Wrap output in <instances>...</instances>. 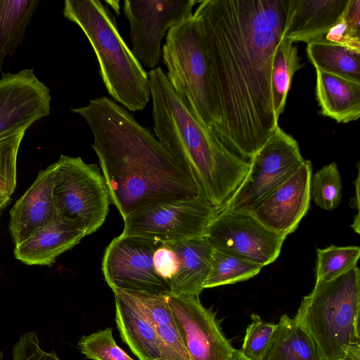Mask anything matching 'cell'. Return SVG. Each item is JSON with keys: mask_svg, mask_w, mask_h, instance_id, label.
I'll return each mask as SVG.
<instances>
[{"mask_svg": "<svg viewBox=\"0 0 360 360\" xmlns=\"http://www.w3.org/2000/svg\"><path fill=\"white\" fill-rule=\"evenodd\" d=\"M290 8V0H204L193 13L203 29L220 108L214 133L249 162L278 126L271 74Z\"/></svg>", "mask_w": 360, "mask_h": 360, "instance_id": "1", "label": "cell"}, {"mask_svg": "<svg viewBox=\"0 0 360 360\" xmlns=\"http://www.w3.org/2000/svg\"><path fill=\"white\" fill-rule=\"evenodd\" d=\"M71 111L82 116L92 132L91 147L110 202L123 219L157 202L200 197L193 179L150 129L112 98L90 100Z\"/></svg>", "mask_w": 360, "mask_h": 360, "instance_id": "2", "label": "cell"}, {"mask_svg": "<svg viewBox=\"0 0 360 360\" xmlns=\"http://www.w3.org/2000/svg\"><path fill=\"white\" fill-rule=\"evenodd\" d=\"M148 76L155 137L191 176L200 197L221 209L243 181L250 162L231 153L194 117L161 68Z\"/></svg>", "mask_w": 360, "mask_h": 360, "instance_id": "3", "label": "cell"}, {"mask_svg": "<svg viewBox=\"0 0 360 360\" xmlns=\"http://www.w3.org/2000/svg\"><path fill=\"white\" fill-rule=\"evenodd\" d=\"M63 14L90 42L108 93L129 112L145 108L150 98L148 72L120 34L115 15L98 0H66Z\"/></svg>", "mask_w": 360, "mask_h": 360, "instance_id": "4", "label": "cell"}, {"mask_svg": "<svg viewBox=\"0 0 360 360\" xmlns=\"http://www.w3.org/2000/svg\"><path fill=\"white\" fill-rule=\"evenodd\" d=\"M360 271L356 265L334 278L315 283L294 319L326 360H339L349 346L360 343Z\"/></svg>", "mask_w": 360, "mask_h": 360, "instance_id": "5", "label": "cell"}, {"mask_svg": "<svg viewBox=\"0 0 360 360\" xmlns=\"http://www.w3.org/2000/svg\"><path fill=\"white\" fill-rule=\"evenodd\" d=\"M162 51L174 91L194 117L214 133L221 112L199 18L193 14L171 27Z\"/></svg>", "mask_w": 360, "mask_h": 360, "instance_id": "6", "label": "cell"}, {"mask_svg": "<svg viewBox=\"0 0 360 360\" xmlns=\"http://www.w3.org/2000/svg\"><path fill=\"white\" fill-rule=\"evenodd\" d=\"M54 165L53 196L58 215L86 236L105 222L110 203L103 174L96 164L61 155Z\"/></svg>", "mask_w": 360, "mask_h": 360, "instance_id": "7", "label": "cell"}, {"mask_svg": "<svg viewBox=\"0 0 360 360\" xmlns=\"http://www.w3.org/2000/svg\"><path fill=\"white\" fill-rule=\"evenodd\" d=\"M217 210L200 197L160 202L129 214L121 234L164 243L201 237Z\"/></svg>", "mask_w": 360, "mask_h": 360, "instance_id": "8", "label": "cell"}, {"mask_svg": "<svg viewBox=\"0 0 360 360\" xmlns=\"http://www.w3.org/2000/svg\"><path fill=\"white\" fill-rule=\"evenodd\" d=\"M297 141L278 126L250 161L243 181L221 209L250 211L304 162Z\"/></svg>", "mask_w": 360, "mask_h": 360, "instance_id": "9", "label": "cell"}, {"mask_svg": "<svg viewBox=\"0 0 360 360\" xmlns=\"http://www.w3.org/2000/svg\"><path fill=\"white\" fill-rule=\"evenodd\" d=\"M204 237L217 249L263 267L279 256L286 236L264 226L250 211L218 210Z\"/></svg>", "mask_w": 360, "mask_h": 360, "instance_id": "10", "label": "cell"}, {"mask_svg": "<svg viewBox=\"0 0 360 360\" xmlns=\"http://www.w3.org/2000/svg\"><path fill=\"white\" fill-rule=\"evenodd\" d=\"M162 242L120 234L105 248L102 260L105 281L112 289L170 295L169 283L155 272L153 256Z\"/></svg>", "mask_w": 360, "mask_h": 360, "instance_id": "11", "label": "cell"}, {"mask_svg": "<svg viewBox=\"0 0 360 360\" xmlns=\"http://www.w3.org/2000/svg\"><path fill=\"white\" fill-rule=\"evenodd\" d=\"M195 0H125L123 11L130 25L132 52L150 70L157 68L166 32L193 15Z\"/></svg>", "mask_w": 360, "mask_h": 360, "instance_id": "12", "label": "cell"}, {"mask_svg": "<svg viewBox=\"0 0 360 360\" xmlns=\"http://www.w3.org/2000/svg\"><path fill=\"white\" fill-rule=\"evenodd\" d=\"M182 342L192 360H232L236 352L223 333L215 313L199 296H167Z\"/></svg>", "mask_w": 360, "mask_h": 360, "instance_id": "13", "label": "cell"}, {"mask_svg": "<svg viewBox=\"0 0 360 360\" xmlns=\"http://www.w3.org/2000/svg\"><path fill=\"white\" fill-rule=\"evenodd\" d=\"M51 96L32 69L4 73L0 78V135L28 129L49 115Z\"/></svg>", "mask_w": 360, "mask_h": 360, "instance_id": "14", "label": "cell"}, {"mask_svg": "<svg viewBox=\"0 0 360 360\" xmlns=\"http://www.w3.org/2000/svg\"><path fill=\"white\" fill-rule=\"evenodd\" d=\"M311 163L301 165L250 212L270 231L286 236L293 233L310 207Z\"/></svg>", "mask_w": 360, "mask_h": 360, "instance_id": "15", "label": "cell"}, {"mask_svg": "<svg viewBox=\"0 0 360 360\" xmlns=\"http://www.w3.org/2000/svg\"><path fill=\"white\" fill-rule=\"evenodd\" d=\"M54 165L41 170L9 212L8 229L15 245L51 223L57 216L53 196Z\"/></svg>", "mask_w": 360, "mask_h": 360, "instance_id": "16", "label": "cell"}, {"mask_svg": "<svg viewBox=\"0 0 360 360\" xmlns=\"http://www.w3.org/2000/svg\"><path fill=\"white\" fill-rule=\"evenodd\" d=\"M112 291L115 321L122 341L139 360H165L162 342L137 300L127 290Z\"/></svg>", "mask_w": 360, "mask_h": 360, "instance_id": "17", "label": "cell"}, {"mask_svg": "<svg viewBox=\"0 0 360 360\" xmlns=\"http://www.w3.org/2000/svg\"><path fill=\"white\" fill-rule=\"evenodd\" d=\"M84 236L83 231L58 215L51 223L15 245L14 256L27 265L50 266Z\"/></svg>", "mask_w": 360, "mask_h": 360, "instance_id": "18", "label": "cell"}, {"mask_svg": "<svg viewBox=\"0 0 360 360\" xmlns=\"http://www.w3.org/2000/svg\"><path fill=\"white\" fill-rule=\"evenodd\" d=\"M349 0H290L285 39L307 44L323 36L341 18Z\"/></svg>", "mask_w": 360, "mask_h": 360, "instance_id": "19", "label": "cell"}, {"mask_svg": "<svg viewBox=\"0 0 360 360\" xmlns=\"http://www.w3.org/2000/svg\"><path fill=\"white\" fill-rule=\"evenodd\" d=\"M178 259V270L169 284L170 295L199 296L210 273L212 248L204 236L167 243Z\"/></svg>", "mask_w": 360, "mask_h": 360, "instance_id": "20", "label": "cell"}, {"mask_svg": "<svg viewBox=\"0 0 360 360\" xmlns=\"http://www.w3.org/2000/svg\"><path fill=\"white\" fill-rule=\"evenodd\" d=\"M316 70V96L320 114L338 123L360 117V83Z\"/></svg>", "mask_w": 360, "mask_h": 360, "instance_id": "21", "label": "cell"}, {"mask_svg": "<svg viewBox=\"0 0 360 360\" xmlns=\"http://www.w3.org/2000/svg\"><path fill=\"white\" fill-rule=\"evenodd\" d=\"M128 291L154 326L163 347L165 360H192L178 331L167 296Z\"/></svg>", "mask_w": 360, "mask_h": 360, "instance_id": "22", "label": "cell"}, {"mask_svg": "<svg viewBox=\"0 0 360 360\" xmlns=\"http://www.w3.org/2000/svg\"><path fill=\"white\" fill-rule=\"evenodd\" d=\"M264 360H326L314 340L293 319L283 314Z\"/></svg>", "mask_w": 360, "mask_h": 360, "instance_id": "23", "label": "cell"}, {"mask_svg": "<svg viewBox=\"0 0 360 360\" xmlns=\"http://www.w3.org/2000/svg\"><path fill=\"white\" fill-rule=\"evenodd\" d=\"M39 4L38 0H0V69L21 44Z\"/></svg>", "mask_w": 360, "mask_h": 360, "instance_id": "24", "label": "cell"}, {"mask_svg": "<svg viewBox=\"0 0 360 360\" xmlns=\"http://www.w3.org/2000/svg\"><path fill=\"white\" fill-rule=\"evenodd\" d=\"M307 53L315 69L360 83V52L313 41L307 44Z\"/></svg>", "mask_w": 360, "mask_h": 360, "instance_id": "25", "label": "cell"}, {"mask_svg": "<svg viewBox=\"0 0 360 360\" xmlns=\"http://www.w3.org/2000/svg\"><path fill=\"white\" fill-rule=\"evenodd\" d=\"M304 65L297 46L285 37L276 50L271 74L272 103L277 120L284 111L292 77Z\"/></svg>", "mask_w": 360, "mask_h": 360, "instance_id": "26", "label": "cell"}, {"mask_svg": "<svg viewBox=\"0 0 360 360\" xmlns=\"http://www.w3.org/2000/svg\"><path fill=\"white\" fill-rule=\"evenodd\" d=\"M262 267L259 264L212 248L210 271L203 288H210L248 280L258 274Z\"/></svg>", "mask_w": 360, "mask_h": 360, "instance_id": "27", "label": "cell"}, {"mask_svg": "<svg viewBox=\"0 0 360 360\" xmlns=\"http://www.w3.org/2000/svg\"><path fill=\"white\" fill-rule=\"evenodd\" d=\"M27 129L0 135V212L8 204L17 182V158Z\"/></svg>", "mask_w": 360, "mask_h": 360, "instance_id": "28", "label": "cell"}, {"mask_svg": "<svg viewBox=\"0 0 360 360\" xmlns=\"http://www.w3.org/2000/svg\"><path fill=\"white\" fill-rule=\"evenodd\" d=\"M360 257L359 246H336L316 249V283L330 281L354 265Z\"/></svg>", "mask_w": 360, "mask_h": 360, "instance_id": "29", "label": "cell"}, {"mask_svg": "<svg viewBox=\"0 0 360 360\" xmlns=\"http://www.w3.org/2000/svg\"><path fill=\"white\" fill-rule=\"evenodd\" d=\"M342 188L341 176L334 162L323 166L311 176V198L323 210H332L340 205Z\"/></svg>", "mask_w": 360, "mask_h": 360, "instance_id": "30", "label": "cell"}, {"mask_svg": "<svg viewBox=\"0 0 360 360\" xmlns=\"http://www.w3.org/2000/svg\"><path fill=\"white\" fill-rule=\"evenodd\" d=\"M246 328L240 352L249 360H264L274 341L277 324L263 321L256 314Z\"/></svg>", "mask_w": 360, "mask_h": 360, "instance_id": "31", "label": "cell"}, {"mask_svg": "<svg viewBox=\"0 0 360 360\" xmlns=\"http://www.w3.org/2000/svg\"><path fill=\"white\" fill-rule=\"evenodd\" d=\"M78 347L86 358L92 360H134L117 345L110 327L82 335Z\"/></svg>", "mask_w": 360, "mask_h": 360, "instance_id": "32", "label": "cell"}, {"mask_svg": "<svg viewBox=\"0 0 360 360\" xmlns=\"http://www.w3.org/2000/svg\"><path fill=\"white\" fill-rule=\"evenodd\" d=\"M12 360H60L54 351L46 352L40 346L35 331L21 335L14 344Z\"/></svg>", "mask_w": 360, "mask_h": 360, "instance_id": "33", "label": "cell"}, {"mask_svg": "<svg viewBox=\"0 0 360 360\" xmlns=\"http://www.w3.org/2000/svg\"><path fill=\"white\" fill-rule=\"evenodd\" d=\"M315 41L333 44L360 52V36L351 31L342 16L323 36Z\"/></svg>", "mask_w": 360, "mask_h": 360, "instance_id": "34", "label": "cell"}, {"mask_svg": "<svg viewBox=\"0 0 360 360\" xmlns=\"http://www.w3.org/2000/svg\"><path fill=\"white\" fill-rule=\"evenodd\" d=\"M153 267L157 274L168 283L178 270V259L174 250L162 243L154 252Z\"/></svg>", "mask_w": 360, "mask_h": 360, "instance_id": "35", "label": "cell"}, {"mask_svg": "<svg viewBox=\"0 0 360 360\" xmlns=\"http://www.w3.org/2000/svg\"><path fill=\"white\" fill-rule=\"evenodd\" d=\"M342 16L351 31L360 36V0H349Z\"/></svg>", "mask_w": 360, "mask_h": 360, "instance_id": "36", "label": "cell"}, {"mask_svg": "<svg viewBox=\"0 0 360 360\" xmlns=\"http://www.w3.org/2000/svg\"><path fill=\"white\" fill-rule=\"evenodd\" d=\"M339 360H360V343L349 346L344 356Z\"/></svg>", "mask_w": 360, "mask_h": 360, "instance_id": "37", "label": "cell"}, {"mask_svg": "<svg viewBox=\"0 0 360 360\" xmlns=\"http://www.w3.org/2000/svg\"><path fill=\"white\" fill-rule=\"evenodd\" d=\"M232 360H249V359L243 356V354H242V352H240V349L239 350L236 349V352Z\"/></svg>", "mask_w": 360, "mask_h": 360, "instance_id": "38", "label": "cell"}, {"mask_svg": "<svg viewBox=\"0 0 360 360\" xmlns=\"http://www.w3.org/2000/svg\"><path fill=\"white\" fill-rule=\"evenodd\" d=\"M2 359H3V352L1 351L0 352V360H2Z\"/></svg>", "mask_w": 360, "mask_h": 360, "instance_id": "39", "label": "cell"}, {"mask_svg": "<svg viewBox=\"0 0 360 360\" xmlns=\"http://www.w3.org/2000/svg\"><path fill=\"white\" fill-rule=\"evenodd\" d=\"M0 213H1V212H0Z\"/></svg>", "mask_w": 360, "mask_h": 360, "instance_id": "40", "label": "cell"}]
</instances>
